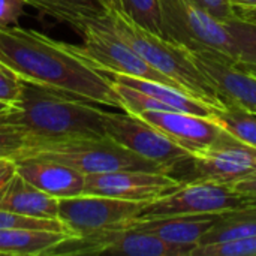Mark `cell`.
<instances>
[{
    "instance_id": "cell-1",
    "label": "cell",
    "mask_w": 256,
    "mask_h": 256,
    "mask_svg": "<svg viewBox=\"0 0 256 256\" xmlns=\"http://www.w3.org/2000/svg\"><path fill=\"white\" fill-rule=\"evenodd\" d=\"M0 62L21 80L122 110V100L108 74L75 54L69 44L36 30L20 26L0 30Z\"/></svg>"
},
{
    "instance_id": "cell-2",
    "label": "cell",
    "mask_w": 256,
    "mask_h": 256,
    "mask_svg": "<svg viewBox=\"0 0 256 256\" xmlns=\"http://www.w3.org/2000/svg\"><path fill=\"white\" fill-rule=\"evenodd\" d=\"M106 111L69 93L21 80L16 104L0 114V124L24 130L33 146L106 136ZM32 146V147H33Z\"/></svg>"
},
{
    "instance_id": "cell-3",
    "label": "cell",
    "mask_w": 256,
    "mask_h": 256,
    "mask_svg": "<svg viewBox=\"0 0 256 256\" xmlns=\"http://www.w3.org/2000/svg\"><path fill=\"white\" fill-rule=\"evenodd\" d=\"M106 21L122 40L183 92L214 110L224 106V98L194 63L189 50L138 26L116 9L108 10Z\"/></svg>"
},
{
    "instance_id": "cell-4",
    "label": "cell",
    "mask_w": 256,
    "mask_h": 256,
    "mask_svg": "<svg viewBox=\"0 0 256 256\" xmlns=\"http://www.w3.org/2000/svg\"><path fill=\"white\" fill-rule=\"evenodd\" d=\"M162 38L236 64L237 48L225 22L192 0H159Z\"/></svg>"
},
{
    "instance_id": "cell-5",
    "label": "cell",
    "mask_w": 256,
    "mask_h": 256,
    "mask_svg": "<svg viewBox=\"0 0 256 256\" xmlns=\"http://www.w3.org/2000/svg\"><path fill=\"white\" fill-rule=\"evenodd\" d=\"M21 158L52 160L70 166L84 176L126 170L166 172L160 165L141 158L108 135L102 138H84L33 146Z\"/></svg>"
},
{
    "instance_id": "cell-6",
    "label": "cell",
    "mask_w": 256,
    "mask_h": 256,
    "mask_svg": "<svg viewBox=\"0 0 256 256\" xmlns=\"http://www.w3.org/2000/svg\"><path fill=\"white\" fill-rule=\"evenodd\" d=\"M244 208H256V195L238 192L228 184L188 182L177 190L147 202L136 219L224 214Z\"/></svg>"
},
{
    "instance_id": "cell-7",
    "label": "cell",
    "mask_w": 256,
    "mask_h": 256,
    "mask_svg": "<svg viewBox=\"0 0 256 256\" xmlns=\"http://www.w3.org/2000/svg\"><path fill=\"white\" fill-rule=\"evenodd\" d=\"M108 16V15H106ZM82 45H70V50L88 62L93 68L108 75H129L148 81L170 84L180 88L170 78L152 68L110 27L106 18L86 24L81 32ZM182 90V88H180Z\"/></svg>"
},
{
    "instance_id": "cell-8",
    "label": "cell",
    "mask_w": 256,
    "mask_h": 256,
    "mask_svg": "<svg viewBox=\"0 0 256 256\" xmlns=\"http://www.w3.org/2000/svg\"><path fill=\"white\" fill-rule=\"evenodd\" d=\"M180 171H186L182 183L212 182L232 186L256 172V148L224 129L208 148L190 154L172 177Z\"/></svg>"
},
{
    "instance_id": "cell-9",
    "label": "cell",
    "mask_w": 256,
    "mask_h": 256,
    "mask_svg": "<svg viewBox=\"0 0 256 256\" xmlns=\"http://www.w3.org/2000/svg\"><path fill=\"white\" fill-rule=\"evenodd\" d=\"M147 202L82 194L58 200L57 219L69 236H88L124 228L135 220Z\"/></svg>"
},
{
    "instance_id": "cell-10",
    "label": "cell",
    "mask_w": 256,
    "mask_h": 256,
    "mask_svg": "<svg viewBox=\"0 0 256 256\" xmlns=\"http://www.w3.org/2000/svg\"><path fill=\"white\" fill-rule=\"evenodd\" d=\"M105 130L110 138L140 154L141 158L160 165L172 176L190 156L183 147L156 129L153 124L130 112H106Z\"/></svg>"
},
{
    "instance_id": "cell-11",
    "label": "cell",
    "mask_w": 256,
    "mask_h": 256,
    "mask_svg": "<svg viewBox=\"0 0 256 256\" xmlns=\"http://www.w3.org/2000/svg\"><path fill=\"white\" fill-rule=\"evenodd\" d=\"M183 183L166 172L150 171H114L87 174L84 194L111 196L126 201L152 202L177 190Z\"/></svg>"
},
{
    "instance_id": "cell-12",
    "label": "cell",
    "mask_w": 256,
    "mask_h": 256,
    "mask_svg": "<svg viewBox=\"0 0 256 256\" xmlns=\"http://www.w3.org/2000/svg\"><path fill=\"white\" fill-rule=\"evenodd\" d=\"M141 118L153 124L190 154L208 148L224 132L213 117L180 111H147Z\"/></svg>"
},
{
    "instance_id": "cell-13",
    "label": "cell",
    "mask_w": 256,
    "mask_h": 256,
    "mask_svg": "<svg viewBox=\"0 0 256 256\" xmlns=\"http://www.w3.org/2000/svg\"><path fill=\"white\" fill-rule=\"evenodd\" d=\"M15 172L30 184L54 198H69L84 194L86 176L70 166L39 158L14 160Z\"/></svg>"
},
{
    "instance_id": "cell-14",
    "label": "cell",
    "mask_w": 256,
    "mask_h": 256,
    "mask_svg": "<svg viewBox=\"0 0 256 256\" xmlns=\"http://www.w3.org/2000/svg\"><path fill=\"white\" fill-rule=\"evenodd\" d=\"M194 63L201 69L207 80L216 87L219 94L232 100L256 116V76L231 63L200 52H192Z\"/></svg>"
},
{
    "instance_id": "cell-15",
    "label": "cell",
    "mask_w": 256,
    "mask_h": 256,
    "mask_svg": "<svg viewBox=\"0 0 256 256\" xmlns=\"http://www.w3.org/2000/svg\"><path fill=\"white\" fill-rule=\"evenodd\" d=\"M0 212L28 218L57 219L58 198L39 190L20 174L14 172L0 186Z\"/></svg>"
},
{
    "instance_id": "cell-16",
    "label": "cell",
    "mask_w": 256,
    "mask_h": 256,
    "mask_svg": "<svg viewBox=\"0 0 256 256\" xmlns=\"http://www.w3.org/2000/svg\"><path fill=\"white\" fill-rule=\"evenodd\" d=\"M219 214L201 216H165L152 219H135L128 228L146 231L160 237L165 242L183 246L198 248L201 238L214 225Z\"/></svg>"
},
{
    "instance_id": "cell-17",
    "label": "cell",
    "mask_w": 256,
    "mask_h": 256,
    "mask_svg": "<svg viewBox=\"0 0 256 256\" xmlns=\"http://www.w3.org/2000/svg\"><path fill=\"white\" fill-rule=\"evenodd\" d=\"M26 4L74 27L81 34L86 24L100 21L108 15V6L102 0H22Z\"/></svg>"
},
{
    "instance_id": "cell-18",
    "label": "cell",
    "mask_w": 256,
    "mask_h": 256,
    "mask_svg": "<svg viewBox=\"0 0 256 256\" xmlns=\"http://www.w3.org/2000/svg\"><path fill=\"white\" fill-rule=\"evenodd\" d=\"M111 78L120 84L129 86L135 90H140L142 93H147L165 105H168L172 111H180V112H189V114H196V116H204V117H212L214 108L192 98L186 92L172 87L170 84L164 82H156V81H148L136 76H129V75H118L114 74Z\"/></svg>"
},
{
    "instance_id": "cell-19",
    "label": "cell",
    "mask_w": 256,
    "mask_h": 256,
    "mask_svg": "<svg viewBox=\"0 0 256 256\" xmlns=\"http://www.w3.org/2000/svg\"><path fill=\"white\" fill-rule=\"evenodd\" d=\"M69 234L34 228H0V255L45 256Z\"/></svg>"
},
{
    "instance_id": "cell-20",
    "label": "cell",
    "mask_w": 256,
    "mask_h": 256,
    "mask_svg": "<svg viewBox=\"0 0 256 256\" xmlns=\"http://www.w3.org/2000/svg\"><path fill=\"white\" fill-rule=\"evenodd\" d=\"M212 117L214 122L237 140L256 148V116L238 104L225 99L224 106L214 110Z\"/></svg>"
},
{
    "instance_id": "cell-21",
    "label": "cell",
    "mask_w": 256,
    "mask_h": 256,
    "mask_svg": "<svg viewBox=\"0 0 256 256\" xmlns=\"http://www.w3.org/2000/svg\"><path fill=\"white\" fill-rule=\"evenodd\" d=\"M225 26L237 48V60L232 66L256 76V22L236 16Z\"/></svg>"
},
{
    "instance_id": "cell-22",
    "label": "cell",
    "mask_w": 256,
    "mask_h": 256,
    "mask_svg": "<svg viewBox=\"0 0 256 256\" xmlns=\"http://www.w3.org/2000/svg\"><path fill=\"white\" fill-rule=\"evenodd\" d=\"M138 26L162 36L159 0H117V9Z\"/></svg>"
},
{
    "instance_id": "cell-23",
    "label": "cell",
    "mask_w": 256,
    "mask_h": 256,
    "mask_svg": "<svg viewBox=\"0 0 256 256\" xmlns=\"http://www.w3.org/2000/svg\"><path fill=\"white\" fill-rule=\"evenodd\" d=\"M33 146L28 135L16 126L0 124V159L16 160Z\"/></svg>"
},
{
    "instance_id": "cell-24",
    "label": "cell",
    "mask_w": 256,
    "mask_h": 256,
    "mask_svg": "<svg viewBox=\"0 0 256 256\" xmlns=\"http://www.w3.org/2000/svg\"><path fill=\"white\" fill-rule=\"evenodd\" d=\"M194 256H256V236L198 246Z\"/></svg>"
},
{
    "instance_id": "cell-25",
    "label": "cell",
    "mask_w": 256,
    "mask_h": 256,
    "mask_svg": "<svg viewBox=\"0 0 256 256\" xmlns=\"http://www.w3.org/2000/svg\"><path fill=\"white\" fill-rule=\"evenodd\" d=\"M0 228H34V230H50L66 232L58 219H45V218H28L18 216L6 212H0ZM68 234V232H66Z\"/></svg>"
},
{
    "instance_id": "cell-26",
    "label": "cell",
    "mask_w": 256,
    "mask_h": 256,
    "mask_svg": "<svg viewBox=\"0 0 256 256\" xmlns=\"http://www.w3.org/2000/svg\"><path fill=\"white\" fill-rule=\"evenodd\" d=\"M21 92V78L0 62V100L15 105Z\"/></svg>"
},
{
    "instance_id": "cell-27",
    "label": "cell",
    "mask_w": 256,
    "mask_h": 256,
    "mask_svg": "<svg viewBox=\"0 0 256 256\" xmlns=\"http://www.w3.org/2000/svg\"><path fill=\"white\" fill-rule=\"evenodd\" d=\"M22 0H0V30L18 26L20 16L24 14Z\"/></svg>"
},
{
    "instance_id": "cell-28",
    "label": "cell",
    "mask_w": 256,
    "mask_h": 256,
    "mask_svg": "<svg viewBox=\"0 0 256 256\" xmlns=\"http://www.w3.org/2000/svg\"><path fill=\"white\" fill-rule=\"evenodd\" d=\"M198 6H201L204 10H207L210 15L218 18L222 22H228L236 18V10L230 0H192Z\"/></svg>"
},
{
    "instance_id": "cell-29",
    "label": "cell",
    "mask_w": 256,
    "mask_h": 256,
    "mask_svg": "<svg viewBox=\"0 0 256 256\" xmlns=\"http://www.w3.org/2000/svg\"><path fill=\"white\" fill-rule=\"evenodd\" d=\"M232 188L238 192H243V194H249V195H256V172L254 176L232 184Z\"/></svg>"
},
{
    "instance_id": "cell-30",
    "label": "cell",
    "mask_w": 256,
    "mask_h": 256,
    "mask_svg": "<svg viewBox=\"0 0 256 256\" xmlns=\"http://www.w3.org/2000/svg\"><path fill=\"white\" fill-rule=\"evenodd\" d=\"M15 172V166H14V162L10 164V165H8V166H3V168H0V186L12 176Z\"/></svg>"
},
{
    "instance_id": "cell-31",
    "label": "cell",
    "mask_w": 256,
    "mask_h": 256,
    "mask_svg": "<svg viewBox=\"0 0 256 256\" xmlns=\"http://www.w3.org/2000/svg\"><path fill=\"white\" fill-rule=\"evenodd\" d=\"M234 9L237 8H256V0H230Z\"/></svg>"
},
{
    "instance_id": "cell-32",
    "label": "cell",
    "mask_w": 256,
    "mask_h": 256,
    "mask_svg": "<svg viewBox=\"0 0 256 256\" xmlns=\"http://www.w3.org/2000/svg\"><path fill=\"white\" fill-rule=\"evenodd\" d=\"M12 106H14V105H10V104H8V102H3V100H0V114H3V112L9 111Z\"/></svg>"
},
{
    "instance_id": "cell-33",
    "label": "cell",
    "mask_w": 256,
    "mask_h": 256,
    "mask_svg": "<svg viewBox=\"0 0 256 256\" xmlns=\"http://www.w3.org/2000/svg\"><path fill=\"white\" fill-rule=\"evenodd\" d=\"M106 6H108V9H117V0H102Z\"/></svg>"
},
{
    "instance_id": "cell-34",
    "label": "cell",
    "mask_w": 256,
    "mask_h": 256,
    "mask_svg": "<svg viewBox=\"0 0 256 256\" xmlns=\"http://www.w3.org/2000/svg\"><path fill=\"white\" fill-rule=\"evenodd\" d=\"M14 160H9V159H0V168H3V166H8V165H10Z\"/></svg>"
}]
</instances>
